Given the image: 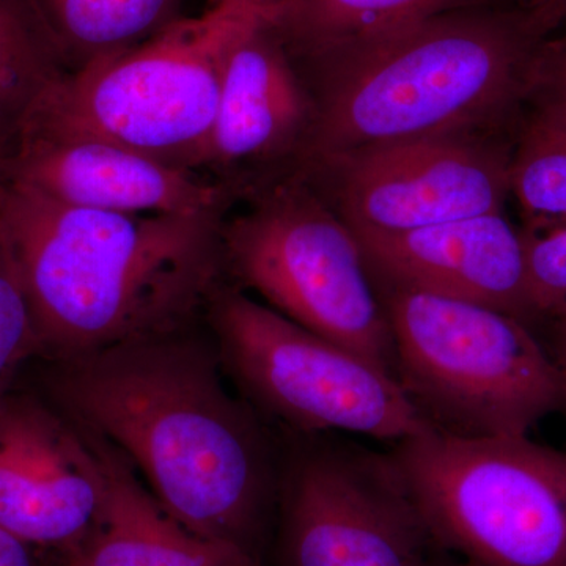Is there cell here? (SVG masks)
Instances as JSON below:
<instances>
[{
    "instance_id": "cell-1",
    "label": "cell",
    "mask_w": 566,
    "mask_h": 566,
    "mask_svg": "<svg viewBox=\"0 0 566 566\" xmlns=\"http://www.w3.org/2000/svg\"><path fill=\"white\" fill-rule=\"evenodd\" d=\"M196 324L40 360L41 395L120 453L181 526L260 560L277 513L282 436L230 392L210 327Z\"/></svg>"
},
{
    "instance_id": "cell-2",
    "label": "cell",
    "mask_w": 566,
    "mask_h": 566,
    "mask_svg": "<svg viewBox=\"0 0 566 566\" xmlns=\"http://www.w3.org/2000/svg\"><path fill=\"white\" fill-rule=\"evenodd\" d=\"M554 32L526 3H495L286 50L315 111L296 167L389 142L505 125L524 111L536 59Z\"/></svg>"
},
{
    "instance_id": "cell-3",
    "label": "cell",
    "mask_w": 566,
    "mask_h": 566,
    "mask_svg": "<svg viewBox=\"0 0 566 566\" xmlns=\"http://www.w3.org/2000/svg\"><path fill=\"white\" fill-rule=\"evenodd\" d=\"M226 214H122L3 182L0 243L31 304L41 359L191 323L226 283Z\"/></svg>"
},
{
    "instance_id": "cell-4",
    "label": "cell",
    "mask_w": 566,
    "mask_h": 566,
    "mask_svg": "<svg viewBox=\"0 0 566 566\" xmlns=\"http://www.w3.org/2000/svg\"><path fill=\"white\" fill-rule=\"evenodd\" d=\"M263 7L212 2L132 50L73 71L44 99L28 134L111 142L202 175L223 63ZM22 137V139H24Z\"/></svg>"
},
{
    "instance_id": "cell-5",
    "label": "cell",
    "mask_w": 566,
    "mask_h": 566,
    "mask_svg": "<svg viewBox=\"0 0 566 566\" xmlns=\"http://www.w3.org/2000/svg\"><path fill=\"white\" fill-rule=\"evenodd\" d=\"M374 282L397 381L434 431L528 436L565 412L556 364L527 324L485 305Z\"/></svg>"
},
{
    "instance_id": "cell-6",
    "label": "cell",
    "mask_w": 566,
    "mask_h": 566,
    "mask_svg": "<svg viewBox=\"0 0 566 566\" xmlns=\"http://www.w3.org/2000/svg\"><path fill=\"white\" fill-rule=\"evenodd\" d=\"M248 193L251 205L222 223L233 285L397 379L385 307L352 227L296 172Z\"/></svg>"
},
{
    "instance_id": "cell-7",
    "label": "cell",
    "mask_w": 566,
    "mask_h": 566,
    "mask_svg": "<svg viewBox=\"0 0 566 566\" xmlns=\"http://www.w3.org/2000/svg\"><path fill=\"white\" fill-rule=\"evenodd\" d=\"M392 452L439 546L476 566H566V450L427 431Z\"/></svg>"
},
{
    "instance_id": "cell-8",
    "label": "cell",
    "mask_w": 566,
    "mask_h": 566,
    "mask_svg": "<svg viewBox=\"0 0 566 566\" xmlns=\"http://www.w3.org/2000/svg\"><path fill=\"white\" fill-rule=\"evenodd\" d=\"M205 322L227 378L281 430L395 442L434 431L392 375L238 286L222 283L216 290Z\"/></svg>"
},
{
    "instance_id": "cell-9",
    "label": "cell",
    "mask_w": 566,
    "mask_h": 566,
    "mask_svg": "<svg viewBox=\"0 0 566 566\" xmlns=\"http://www.w3.org/2000/svg\"><path fill=\"white\" fill-rule=\"evenodd\" d=\"M281 436L277 566H438L394 452L337 433Z\"/></svg>"
},
{
    "instance_id": "cell-10",
    "label": "cell",
    "mask_w": 566,
    "mask_h": 566,
    "mask_svg": "<svg viewBox=\"0 0 566 566\" xmlns=\"http://www.w3.org/2000/svg\"><path fill=\"white\" fill-rule=\"evenodd\" d=\"M513 147L488 133L374 145L296 167L352 229L406 232L504 211Z\"/></svg>"
},
{
    "instance_id": "cell-11",
    "label": "cell",
    "mask_w": 566,
    "mask_h": 566,
    "mask_svg": "<svg viewBox=\"0 0 566 566\" xmlns=\"http://www.w3.org/2000/svg\"><path fill=\"white\" fill-rule=\"evenodd\" d=\"M102 449L41 394L0 397V527L43 554L84 538L106 504Z\"/></svg>"
},
{
    "instance_id": "cell-12",
    "label": "cell",
    "mask_w": 566,
    "mask_h": 566,
    "mask_svg": "<svg viewBox=\"0 0 566 566\" xmlns=\"http://www.w3.org/2000/svg\"><path fill=\"white\" fill-rule=\"evenodd\" d=\"M352 230L375 281L485 305L531 329L539 326L524 234L504 211L406 232Z\"/></svg>"
},
{
    "instance_id": "cell-13",
    "label": "cell",
    "mask_w": 566,
    "mask_h": 566,
    "mask_svg": "<svg viewBox=\"0 0 566 566\" xmlns=\"http://www.w3.org/2000/svg\"><path fill=\"white\" fill-rule=\"evenodd\" d=\"M2 172L57 202L122 214H227L237 197L203 175L88 137L28 134Z\"/></svg>"
},
{
    "instance_id": "cell-14",
    "label": "cell",
    "mask_w": 566,
    "mask_h": 566,
    "mask_svg": "<svg viewBox=\"0 0 566 566\" xmlns=\"http://www.w3.org/2000/svg\"><path fill=\"white\" fill-rule=\"evenodd\" d=\"M314 114L303 74L262 17L223 63L202 174H212V180L237 196L244 172L286 158L297 164Z\"/></svg>"
},
{
    "instance_id": "cell-15",
    "label": "cell",
    "mask_w": 566,
    "mask_h": 566,
    "mask_svg": "<svg viewBox=\"0 0 566 566\" xmlns=\"http://www.w3.org/2000/svg\"><path fill=\"white\" fill-rule=\"evenodd\" d=\"M95 439L109 482L102 515L70 549L40 553L44 566H263L241 547L203 538L181 526L125 458Z\"/></svg>"
},
{
    "instance_id": "cell-16",
    "label": "cell",
    "mask_w": 566,
    "mask_h": 566,
    "mask_svg": "<svg viewBox=\"0 0 566 566\" xmlns=\"http://www.w3.org/2000/svg\"><path fill=\"white\" fill-rule=\"evenodd\" d=\"M71 66L36 0H0V166Z\"/></svg>"
},
{
    "instance_id": "cell-17",
    "label": "cell",
    "mask_w": 566,
    "mask_h": 566,
    "mask_svg": "<svg viewBox=\"0 0 566 566\" xmlns=\"http://www.w3.org/2000/svg\"><path fill=\"white\" fill-rule=\"evenodd\" d=\"M495 3L528 0H274L263 7V24L286 50H303Z\"/></svg>"
},
{
    "instance_id": "cell-18",
    "label": "cell",
    "mask_w": 566,
    "mask_h": 566,
    "mask_svg": "<svg viewBox=\"0 0 566 566\" xmlns=\"http://www.w3.org/2000/svg\"><path fill=\"white\" fill-rule=\"evenodd\" d=\"M71 73L150 40L182 18L185 0H36Z\"/></svg>"
},
{
    "instance_id": "cell-19",
    "label": "cell",
    "mask_w": 566,
    "mask_h": 566,
    "mask_svg": "<svg viewBox=\"0 0 566 566\" xmlns=\"http://www.w3.org/2000/svg\"><path fill=\"white\" fill-rule=\"evenodd\" d=\"M510 193L523 211L524 233L566 226V139L521 120L510 159Z\"/></svg>"
},
{
    "instance_id": "cell-20",
    "label": "cell",
    "mask_w": 566,
    "mask_h": 566,
    "mask_svg": "<svg viewBox=\"0 0 566 566\" xmlns=\"http://www.w3.org/2000/svg\"><path fill=\"white\" fill-rule=\"evenodd\" d=\"M41 353L28 294L0 243V397L13 387L25 364L41 359Z\"/></svg>"
},
{
    "instance_id": "cell-21",
    "label": "cell",
    "mask_w": 566,
    "mask_h": 566,
    "mask_svg": "<svg viewBox=\"0 0 566 566\" xmlns=\"http://www.w3.org/2000/svg\"><path fill=\"white\" fill-rule=\"evenodd\" d=\"M523 120L566 139V25L543 44L524 103Z\"/></svg>"
},
{
    "instance_id": "cell-22",
    "label": "cell",
    "mask_w": 566,
    "mask_h": 566,
    "mask_svg": "<svg viewBox=\"0 0 566 566\" xmlns=\"http://www.w3.org/2000/svg\"><path fill=\"white\" fill-rule=\"evenodd\" d=\"M523 234L532 307L539 326H545L546 319L566 305V226Z\"/></svg>"
},
{
    "instance_id": "cell-23",
    "label": "cell",
    "mask_w": 566,
    "mask_h": 566,
    "mask_svg": "<svg viewBox=\"0 0 566 566\" xmlns=\"http://www.w3.org/2000/svg\"><path fill=\"white\" fill-rule=\"evenodd\" d=\"M545 326L549 331V345L546 346V349L553 357L558 375H560L566 412V305L556 314L551 315L546 319Z\"/></svg>"
},
{
    "instance_id": "cell-24",
    "label": "cell",
    "mask_w": 566,
    "mask_h": 566,
    "mask_svg": "<svg viewBox=\"0 0 566 566\" xmlns=\"http://www.w3.org/2000/svg\"><path fill=\"white\" fill-rule=\"evenodd\" d=\"M0 566H44L39 551L0 527Z\"/></svg>"
},
{
    "instance_id": "cell-25",
    "label": "cell",
    "mask_w": 566,
    "mask_h": 566,
    "mask_svg": "<svg viewBox=\"0 0 566 566\" xmlns=\"http://www.w3.org/2000/svg\"><path fill=\"white\" fill-rule=\"evenodd\" d=\"M532 9L538 11L554 31L566 25V0H531Z\"/></svg>"
},
{
    "instance_id": "cell-26",
    "label": "cell",
    "mask_w": 566,
    "mask_h": 566,
    "mask_svg": "<svg viewBox=\"0 0 566 566\" xmlns=\"http://www.w3.org/2000/svg\"><path fill=\"white\" fill-rule=\"evenodd\" d=\"M212 2H234L245 3V6L263 7L268 6V3L274 2V0H212Z\"/></svg>"
},
{
    "instance_id": "cell-27",
    "label": "cell",
    "mask_w": 566,
    "mask_h": 566,
    "mask_svg": "<svg viewBox=\"0 0 566 566\" xmlns=\"http://www.w3.org/2000/svg\"><path fill=\"white\" fill-rule=\"evenodd\" d=\"M3 182H6V177H3L2 166H0V203H2Z\"/></svg>"
},
{
    "instance_id": "cell-28",
    "label": "cell",
    "mask_w": 566,
    "mask_h": 566,
    "mask_svg": "<svg viewBox=\"0 0 566 566\" xmlns=\"http://www.w3.org/2000/svg\"><path fill=\"white\" fill-rule=\"evenodd\" d=\"M438 566H476L474 564H469V562H464V564H457V565H438Z\"/></svg>"
}]
</instances>
